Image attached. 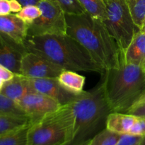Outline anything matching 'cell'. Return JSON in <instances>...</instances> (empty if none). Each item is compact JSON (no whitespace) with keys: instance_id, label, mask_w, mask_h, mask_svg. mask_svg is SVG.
I'll use <instances>...</instances> for the list:
<instances>
[{"instance_id":"26","label":"cell","mask_w":145,"mask_h":145,"mask_svg":"<svg viewBox=\"0 0 145 145\" xmlns=\"http://www.w3.org/2000/svg\"><path fill=\"white\" fill-rule=\"evenodd\" d=\"M128 134L133 135L143 136L145 135V118L137 117L134 124L132 126Z\"/></svg>"},{"instance_id":"5","label":"cell","mask_w":145,"mask_h":145,"mask_svg":"<svg viewBox=\"0 0 145 145\" xmlns=\"http://www.w3.org/2000/svg\"><path fill=\"white\" fill-rule=\"evenodd\" d=\"M75 116L72 103L30 125L27 145H67L73 137Z\"/></svg>"},{"instance_id":"10","label":"cell","mask_w":145,"mask_h":145,"mask_svg":"<svg viewBox=\"0 0 145 145\" xmlns=\"http://www.w3.org/2000/svg\"><path fill=\"white\" fill-rule=\"evenodd\" d=\"M28 79L35 92L52 98L62 106L71 103L79 94L65 89L57 78Z\"/></svg>"},{"instance_id":"1","label":"cell","mask_w":145,"mask_h":145,"mask_svg":"<svg viewBox=\"0 0 145 145\" xmlns=\"http://www.w3.org/2000/svg\"><path fill=\"white\" fill-rule=\"evenodd\" d=\"M67 34L82 44L105 71L120 66L123 54L104 21L87 13L66 14Z\"/></svg>"},{"instance_id":"2","label":"cell","mask_w":145,"mask_h":145,"mask_svg":"<svg viewBox=\"0 0 145 145\" xmlns=\"http://www.w3.org/2000/svg\"><path fill=\"white\" fill-rule=\"evenodd\" d=\"M24 45L27 52L42 55L64 70L96 72L102 75L106 72L86 48L67 34L27 36Z\"/></svg>"},{"instance_id":"30","label":"cell","mask_w":145,"mask_h":145,"mask_svg":"<svg viewBox=\"0 0 145 145\" xmlns=\"http://www.w3.org/2000/svg\"><path fill=\"white\" fill-rule=\"evenodd\" d=\"M16 1H18L22 5V7H24L27 5H37L40 0H16Z\"/></svg>"},{"instance_id":"16","label":"cell","mask_w":145,"mask_h":145,"mask_svg":"<svg viewBox=\"0 0 145 145\" xmlns=\"http://www.w3.org/2000/svg\"><path fill=\"white\" fill-rule=\"evenodd\" d=\"M30 125L27 117L0 113V137Z\"/></svg>"},{"instance_id":"20","label":"cell","mask_w":145,"mask_h":145,"mask_svg":"<svg viewBox=\"0 0 145 145\" xmlns=\"http://www.w3.org/2000/svg\"><path fill=\"white\" fill-rule=\"evenodd\" d=\"M135 24L140 30L145 20V0H127Z\"/></svg>"},{"instance_id":"23","label":"cell","mask_w":145,"mask_h":145,"mask_svg":"<svg viewBox=\"0 0 145 145\" xmlns=\"http://www.w3.org/2000/svg\"><path fill=\"white\" fill-rule=\"evenodd\" d=\"M15 14L24 22L29 24L41 15V10L38 5H27L23 7L22 8Z\"/></svg>"},{"instance_id":"24","label":"cell","mask_w":145,"mask_h":145,"mask_svg":"<svg viewBox=\"0 0 145 145\" xmlns=\"http://www.w3.org/2000/svg\"><path fill=\"white\" fill-rule=\"evenodd\" d=\"M66 14L80 15L86 13L78 0H57Z\"/></svg>"},{"instance_id":"18","label":"cell","mask_w":145,"mask_h":145,"mask_svg":"<svg viewBox=\"0 0 145 145\" xmlns=\"http://www.w3.org/2000/svg\"><path fill=\"white\" fill-rule=\"evenodd\" d=\"M82 7L91 17L106 21L107 19L106 4L103 0H78Z\"/></svg>"},{"instance_id":"28","label":"cell","mask_w":145,"mask_h":145,"mask_svg":"<svg viewBox=\"0 0 145 145\" xmlns=\"http://www.w3.org/2000/svg\"><path fill=\"white\" fill-rule=\"evenodd\" d=\"M16 74L11 72L5 67L0 65V93L7 82L12 79Z\"/></svg>"},{"instance_id":"34","label":"cell","mask_w":145,"mask_h":145,"mask_svg":"<svg viewBox=\"0 0 145 145\" xmlns=\"http://www.w3.org/2000/svg\"><path fill=\"white\" fill-rule=\"evenodd\" d=\"M143 69H144V72H145V62H144V65H143Z\"/></svg>"},{"instance_id":"29","label":"cell","mask_w":145,"mask_h":145,"mask_svg":"<svg viewBox=\"0 0 145 145\" xmlns=\"http://www.w3.org/2000/svg\"><path fill=\"white\" fill-rule=\"evenodd\" d=\"M127 113L137 117H145V100L136 103L127 110Z\"/></svg>"},{"instance_id":"6","label":"cell","mask_w":145,"mask_h":145,"mask_svg":"<svg viewBox=\"0 0 145 145\" xmlns=\"http://www.w3.org/2000/svg\"><path fill=\"white\" fill-rule=\"evenodd\" d=\"M104 2L107 14L105 24L123 55L140 29L133 21L127 0H105Z\"/></svg>"},{"instance_id":"25","label":"cell","mask_w":145,"mask_h":145,"mask_svg":"<svg viewBox=\"0 0 145 145\" xmlns=\"http://www.w3.org/2000/svg\"><path fill=\"white\" fill-rule=\"evenodd\" d=\"M22 7V5L16 0H0V15L16 14Z\"/></svg>"},{"instance_id":"17","label":"cell","mask_w":145,"mask_h":145,"mask_svg":"<svg viewBox=\"0 0 145 145\" xmlns=\"http://www.w3.org/2000/svg\"><path fill=\"white\" fill-rule=\"evenodd\" d=\"M59 83L67 90L75 93H80L84 91L85 77L76 72L64 70L57 77Z\"/></svg>"},{"instance_id":"19","label":"cell","mask_w":145,"mask_h":145,"mask_svg":"<svg viewBox=\"0 0 145 145\" xmlns=\"http://www.w3.org/2000/svg\"><path fill=\"white\" fill-rule=\"evenodd\" d=\"M29 126L17 130L0 137V145H27Z\"/></svg>"},{"instance_id":"13","label":"cell","mask_w":145,"mask_h":145,"mask_svg":"<svg viewBox=\"0 0 145 145\" xmlns=\"http://www.w3.org/2000/svg\"><path fill=\"white\" fill-rule=\"evenodd\" d=\"M33 92L35 91L28 78L16 74L12 79L6 82L0 93L18 103L24 96Z\"/></svg>"},{"instance_id":"7","label":"cell","mask_w":145,"mask_h":145,"mask_svg":"<svg viewBox=\"0 0 145 145\" xmlns=\"http://www.w3.org/2000/svg\"><path fill=\"white\" fill-rule=\"evenodd\" d=\"M41 15L28 24V36L67 34L66 13L57 0H40Z\"/></svg>"},{"instance_id":"9","label":"cell","mask_w":145,"mask_h":145,"mask_svg":"<svg viewBox=\"0 0 145 145\" xmlns=\"http://www.w3.org/2000/svg\"><path fill=\"white\" fill-rule=\"evenodd\" d=\"M18 104L28 116L30 125L62 106L52 98L37 92L28 93L18 102Z\"/></svg>"},{"instance_id":"8","label":"cell","mask_w":145,"mask_h":145,"mask_svg":"<svg viewBox=\"0 0 145 145\" xmlns=\"http://www.w3.org/2000/svg\"><path fill=\"white\" fill-rule=\"evenodd\" d=\"M64 71L45 57L27 52L21 61L20 74L29 79L57 78Z\"/></svg>"},{"instance_id":"11","label":"cell","mask_w":145,"mask_h":145,"mask_svg":"<svg viewBox=\"0 0 145 145\" xmlns=\"http://www.w3.org/2000/svg\"><path fill=\"white\" fill-rule=\"evenodd\" d=\"M27 51L22 44L0 33V65L20 74L21 61Z\"/></svg>"},{"instance_id":"12","label":"cell","mask_w":145,"mask_h":145,"mask_svg":"<svg viewBox=\"0 0 145 145\" xmlns=\"http://www.w3.org/2000/svg\"><path fill=\"white\" fill-rule=\"evenodd\" d=\"M0 33L24 45L28 36V24L15 14L0 15Z\"/></svg>"},{"instance_id":"27","label":"cell","mask_w":145,"mask_h":145,"mask_svg":"<svg viewBox=\"0 0 145 145\" xmlns=\"http://www.w3.org/2000/svg\"><path fill=\"white\" fill-rule=\"evenodd\" d=\"M142 139V136L124 134L122 135L121 137L116 145H140Z\"/></svg>"},{"instance_id":"32","label":"cell","mask_w":145,"mask_h":145,"mask_svg":"<svg viewBox=\"0 0 145 145\" xmlns=\"http://www.w3.org/2000/svg\"><path fill=\"white\" fill-rule=\"evenodd\" d=\"M140 145H145V135L142 137V141H141V143H140Z\"/></svg>"},{"instance_id":"36","label":"cell","mask_w":145,"mask_h":145,"mask_svg":"<svg viewBox=\"0 0 145 145\" xmlns=\"http://www.w3.org/2000/svg\"><path fill=\"white\" fill-rule=\"evenodd\" d=\"M144 118H145V117H144Z\"/></svg>"},{"instance_id":"31","label":"cell","mask_w":145,"mask_h":145,"mask_svg":"<svg viewBox=\"0 0 145 145\" xmlns=\"http://www.w3.org/2000/svg\"><path fill=\"white\" fill-rule=\"evenodd\" d=\"M144 100H145V92H144V93H143V95L141 96V97H140V99H139V101L137 102L142 101H144Z\"/></svg>"},{"instance_id":"4","label":"cell","mask_w":145,"mask_h":145,"mask_svg":"<svg viewBox=\"0 0 145 145\" xmlns=\"http://www.w3.org/2000/svg\"><path fill=\"white\" fill-rule=\"evenodd\" d=\"M102 80L112 112L127 113L145 92V72L142 66L126 64L106 71Z\"/></svg>"},{"instance_id":"14","label":"cell","mask_w":145,"mask_h":145,"mask_svg":"<svg viewBox=\"0 0 145 145\" xmlns=\"http://www.w3.org/2000/svg\"><path fill=\"white\" fill-rule=\"evenodd\" d=\"M123 61L126 64L143 67L145 62V31L140 30L135 34L123 53Z\"/></svg>"},{"instance_id":"3","label":"cell","mask_w":145,"mask_h":145,"mask_svg":"<svg viewBox=\"0 0 145 145\" xmlns=\"http://www.w3.org/2000/svg\"><path fill=\"white\" fill-rule=\"evenodd\" d=\"M75 120L73 137L67 145H87L106 126L112 110L105 96L103 82L91 91H82L71 102Z\"/></svg>"},{"instance_id":"15","label":"cell","mask_w":145,"mask_h":145,"mask_svg":"<svg viewBox=\"0 0 145 145\" xmlns=\"http://www.w3.org/2000/svg\"><path fill=\"white\" fill-rule=\"evenodd\" d=\"M137 116L120 112H111L108 116L106 128L120 135L128 134Z\"/></svg>"},{"instance_id":"21","label":"cell","mask_w":145,"mask_h":145,"mask_svg":"<svg viewBox=\"0 0 145 145\" xmlns=\"http://www.w3.org/2000/svg\"><path fill=\"white\" fill-rule=\"evenodd\" d=\"M122 135L105 128L96 135L87 145H116Z\"/></svg>"},{"instance_id":"35","label":"cell","mask_w":145,"mask_h":145,"mask_svg":"<svg viewBox=\"0 0 145 145\" xmlns=\"http://www.w3.org/2000/svg\"><path fill=\"white\" fill-rule=\"evenodd\" d=\"M103 1H105V0H103Z\"/></svg>"},{"instance_id":"22","label":"cell","mask_w":145,"mask_h":145,"mask_svg":"<svg viewBox=\"0 0 145 145\" xmlns=\"http://www.w3.org/2000/svg\"><path fill=\"white\" fill-rule=\"evenodd\" d=\"M0 113L14 115V116L27 117L25 112L18 103L0 93Z\"/></svg>"},{"instance_id":"33","label":"cell","mask_w":145,"mask_h":145,"mask_svg":"<svg viewBox=\"0 0 145 145\" xmlns=\"http://www.w3.org/2000/svg\"><path fill=\"white\" fill-rule=\"evenodd\" d=\"M141 30H142V31H145V20H144V24H143V26H142V28Z\"/></svg>"}]
</instances>
